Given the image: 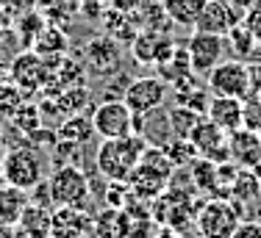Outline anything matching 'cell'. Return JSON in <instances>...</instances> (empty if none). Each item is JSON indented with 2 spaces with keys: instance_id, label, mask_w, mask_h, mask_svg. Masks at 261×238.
I'll return each instance as SVG.
<instances>
[{
  "instance_id": "6da1fadb",
  "label": "cell",
  "mask_w": 261,
  "mask_h": 238,
  "mask_svg": "<svg viewBox=\"0 0 261 238\" xmlns=\"http://www.w3.org/2000/svg\"><path fill=\"white\" fill-rule=\"evenodd\" d=\"M145 150L147 141L136 133L122 136V139H100V147L95 153V166L109 183H128Z\"/></svg>"
},
{
  "instance_id": "7a4b0ae2",
  "label": "cell",
  "mask_w": 261,
  "mask_h": 238,
  "mask_svg": "<svg viewBox=\"0 0 261 238\" xmlns=\"http://www.w3.org/2000/svg\"><path fill=\"white\" fill-rule=\"evenodd\" d=\"M0 174L6 186H14L20 191H31L45 180V161L36 147H14L3 155L0 161Z\"/></svg>"
},
{
  "instance_id": "3957f363",
  "label": "cell",
  "mask_w": 261,
  "mask_h": 238,
  "mask_svg": "<svg viewBox=\"0 0 261 238\" xmlns=\"http://www.w3.org/2000/svg\"><path fill=\"white\" fill-rule=\"evenodd\" d=\"M242 222V208L231 197H211L195 216V227L203 238H231Z\"/></svg>"
},
{
  "instance_id": "277c9868",
  "label": "cell",
  "mask_w": 261,
  "mask_h": 238,
  "mask_svg": "<svg viewBox=\"0 0 261 238\" xmlns=\"http://www.w3.org/2000/svg\"><path fill=\"white\" fill-rule=\"evenodd\" d=\"M47 191H50V202L56 208H86L92 194L84 169L75 164H61L56 169L47 177Z\"/></svg>"
},
{
  "instance_id": "5b68a950",
  "label": "cell",
  "mask_w": 261,
  "mask_h": 238,
  "mask_svg": "<svg viewBox=\"0 0 261 238\" xmlns=\"http://www.w3.org/2000/svg\"><path fill=\"white\" fill-rule=\"evenodd\" d=\"M206 89L217 97H239L247 100L253 92L250 80V67L247 61L239 58H225L206 75Z\"/></svg>"
},
{
  "instance_id": "8992f818",
  "label": "cell",
  "mask_w": 261,
  "mask_h": 238,
  "mask_svg": "<svg viewBox=\"0 0 261 238\" xmlns=\"http://www.w3.org/2000/svg\"><path fill=\"white\" fill-rule=\"evenodd\" d=\"M92 125L100 139H122L134 133V111L125 105V100H103L92 111Z\"/></svg>"
},
{
  "instance_id": "52a82bcc",
  "label": "cell",
  "mask_w": 261,
  "mask_h": 238,
  "mask_svg": "<svg viewBox=\"0 0 261 238\" xmlns=\"http://www.w3.org/2000/svg\"><path fill=\"white\" fill-rule=\"evenodd\" d=\"M186 50H189V61L192 70L197 75H208L220 61H225L228 53V39L220 34H206V31H195L186 42Z\"/></svg>"
},
{
  "instance_id": "ba28073f",
  "label": "cell",
  "mask_w": 261,
  "mask_h": 238,
  "mask_svg": "<svg viewBox=\"0 0 261 238\" xmlns=\"http://www.w3.org/2000/svg\"><path fill=\"white\" fill-rule=\"evenodd\" d=\"M167 83L161 78H150V75H145V78H134L128 83L125 95H122V100H125V105L134 114L139 116H147L153 114V111H159L161 105H164L167 100Z\"/></svg>"
},
{
  "instance_id": "9c48e42d",
  "label": "cell",
  "mask_w": 261,
  "mask_h": 238,
  "mask_svg": "<svg viewBox=\"0 0 261 238\" xmlns=\"http://www.w3.org/2000/svg\"><path fill=\"white\" fill-rule=\"evenodd\" d=\"M84 58H86L89 72H95V75H117L120 72V64H122L120 42H117L114 36H95V39L86 42Z\"/></svg>"
},
{
  "instance_id": "30bf717a",
  "label": "cell",
  "mask_w": 261,
  "mask_h": 238,
  "mask_svg": "<svg viewBox=\"0 0 261 238\" xmlns=\"http://www.w3.org/2000/svg\"><path fill=\"white\" fill-rule=\"evenodd\" d=\"M242 20H245V17H242L239 11H233L228 0H206L200 17H197L195 31H206V34L225 36L228 31H231L236 22H242Z\"/></svg>"
},
{
  "instance_id": "8fae6325",
  "label": "cell",
  "mask_w": 261,
  "mask_h": 238,
  "mask_svg": "<svg viewBox=\"0 0 261 238\" xmlns=\"http://www.w3.org/2000/svg\"><path fill=\"white\" fill-rule=\"evenodd\" d=\"M92 219L84 208H56L50 216V235L53 238H89Z\"/></svg>"
},
{
  "instance_id": "7c38bea8",
  "label": "cell",
  "mask_w": 261,
  "mask_h": 238,
  "mask_svg": "<svg viewBox=\"0 0 261 238\" xmlns=\"http://www.w3.org/2000/svg\"><path fill=\"white\" fill-rule=\"evenodd\" d=\"M228 147H231V161L239 169H250L258 172L261 169V136L253 130H233L228 133Z\"/></svg>"
},
{
  "instance_id": "4fadbf2b",
  "label": "cell",
  "mask_w": 261,
  "mask_h": 238,
  "mask_svg": "<svg viewBox=\"0 0 261 238\" xmlns=\"http://www.w3.org/2000/svg\"><path fill=\"white\" fill-rule=\"evenodd\" d=\"M242 108H245V100H239V97H217V95H211L206 116L217 125V128L225 130V133H233V130L242 128Z\"/></svg>"
},
{
  "instance_id": "5bb4252c",
  "label": "cell",
  "mask_w": 261,
  "mask_h": 238,
  "mask_svg": "<svg viewBox=\"0 0 261 238\" xmlns=\"http://www.w3.org/2000/svg\"><path fill=\"white\" fill-rule=\"evenodd\" d=\"M130 233V216L122 208H106L92 222L95 238H128Z\"/></svg>"
},
{
  "instance_id": "9a60e30c",
  "label": "cell",
  "mask_w": 261,
  "mask_h": 238,
  "mask_svg": "<svg viewBox=\"0 0 261 238\" xmlns=\"http://www.w3.org/2000/svg\"><path fill=\"white\" fill-rule=\"evenodd\" d=\"M189 141L195 144V150L200 153V158H208L211 153H217V150L228 147V133H225L222 128H217V125L211 122L208 116H203L200 125L192 130Z\"/></svg>"
},
{
  "instance_id": "2e32d148",
  "label": "cell",
  "mask_w": 261,
  "mask_h": 238,
  "mask_svg": "<svg viewBox=\"0 0 261 238\" xmlns=\"http://www.w3.org/2000/svg\"><path fill=\"white\" fill-rule=\"evenodd\" d=\"M95 136V125H92V114H70L67 119H61L59 130H56V139L70 141L84 147L86 141Z\"/></svg>"
},
{
  "instance_id": "e0dca14e",
  "label": "cell",
  "mask_w": 261,
  "mask_h": 238,
  "mask_svg": "<svg viewBox=\"0 0 261 238\" xmlns=\"http://www.w3.org/2000/svg\"><path fill=\"white\" fill-rule=\"evenodd\" d=\"M161 6H164L172 25H178V28H195L206 0H161Z\"/></svg>"
},
{
  "instance_id": "ac0fdd59",
  "label": "cell",
  "mask_w": 261,
  "mask_h": 238,
  "mask_svg": "<svg viewBox=\"0 0 261 238\" xmlns=\"http://www.w3.org/2000/svg\"><path fill=\"white\" fill-rule=\"evenodd\" d=\"M206 114H200V111L189 108V105H172L170 111H167V122H170V133L172 139H189L192 130L200 125V119Z\"/></svg>"
},
{
  "instance_id": "d6986e66",
  "label": "cell",
  "mask_w": 261,
  "mask_h": 238,
  "mask_svg": "<svg viewBox=\"0 0 261 238\" xmlns=\"http://www.w3.org/2000/svg\"><path fill=\"white\" fill-rule=\"evenodd\" d=\"M28 205V194L0 183V224H17Z\"/></svg>"
},
{
  "instance_id": "ffe728a7",
  "label": "cell",
  "mask_w": 261,
  "mask_h": 238,
  "mask_svg": "<svg viewBox=\"0 0 261 238\" xmlns=\"http://www.w3.org/2000/svg\"><path fill=\"white\" fill-rule=\"evenodd\" d=\"M225 39H228V47H231L233 58H239V61H250L253 50H256V45H258V39L250 34V28H247L245 22H236L225 34Z\"/></svg>"
},
{
  "instance_id": "44dd1931",
  "label": "cell",
  "mask_w": 261,
  "mask_h": 238,
  "mask_svg": "<svg viewBox=\"0 0 261 238\" xmlns=\"http://www.w3.org/2000/svg\"><path fill=\"white\" fill-rule=\"evenodd\" d=\"M67 45H70V39H67L64 31L56 28V25H45L42 34L36 36V42H34V50L39 55H56V53H64Z\"/></svg>"
},
{
  "instance_id": "7402d4cb",
  "label": "cell",
  "mask_w": 261,
  "mask_h": 238,
  "mask_svg": "<svg viewBox=\"0 0 261 238\" xmlns=\"http://www.w3.org/2000/svg\"><path fill=\"white\" fill-rule=\"evenodd\" d=\"M192 169V186L197 191H220V177H217V164H211L208 158H197L195 164L189 166Z\"/></svg>"
},
{
  "instance_id": "603a6c76",
  "label": "cell",
  "mask_w": 261,
  "mask_h": 238,
  "mask_svg": "<svg viewBox=\"0 0 261 238\" xmlns=\"http://www.w3.org/2000/svg\"><path fill=\"white\" fill-rule=\"evenodd\" d=\"M164 153L167 158L172 161V166H192L197 158H200V153L195 150V144H192L189 139H170L164 144Z\"/></svg>"
},
{
  "instance_id": "cb8c5ba5",
  "label": "cell",
  "mask_w": 261,
  "mask_h": 238,
  "mask_svg": "<svg viewBox=\"0 0 261 238\" xmlns=\"http://www.w3.org/2000/svg\"><path fill=\"white\" fill-rule=\"evenodd\" d=\"M42 28H45V20H42L36 11H25V14H20L17 31H20L22 47H34V42H36V36L42 34Z\"/></svg>"
},
{
  "instance_id": "d4e9b609",
  "label": "cell",
  "mask_w": 261,
  "mask_h": 238,
  "mask_svg": "<svg viewBox=\"0 0 261 238\" xmlns=\"http://www.w3.org/2000/svg\"><path fill=\"white\" fill-rule=\"evenodd\" d=\"M89 103V92L84 89V86H75V89H67V92H61V97H59V111H64L67 116L70 114H81V108Z\"/></svg>"
},
{
  "instance_id": "484cf974",
  "label": "cell",
  "mask_w": 261,
  "mask_h": 238,
  "mask_svg": "<svg viewBox=\"0 0 261 238\" xmlns=\"http://www.w3.org/2000/svg\"><path fill=\"white\" fill-rule=\"evenodd\" d=\"M242 128L261 136V97L258 95H250L245 100V108H242Z\"/></svg>"
},
{
  "instance_id": "4316f807",
  "label": "cell",
  "mask_w": 261,
  "mask_h": 238,
  "mask_svg": "<svg viewBox=\"0 0 261 238\" xmlns=\"http://www.w3.org/2000/svg\"><path fill=\"white\" fill-rule=\"evenodd\" d=\"M130 197L134 194H130L128 183H109L106 186V202H109V208H125Z\"/></svg>"
},
{
  "instance_id": "83f0119b",
  "label": "cell",
  "mask_w": 261,
  "mask_h": 238,
  "mask_svg": "<svg viewBox=\"0 0 261 238\" xmlns=\"http://www.w3.org/2000/svg\"><path fill=\"white\" fill-rule=\"evenodd\" d=\"M36 114H39V111H36L34 105H28V108L22 105V108L14 111V116H11V119H14L17 128H22V130H25V133L31 136L36 128H39V116H36Z\"/></svg>"
},
{
  "instance_id": "f1b7e54d",
  "label": "cell",
  "mask_w": 261,
  "mask_h": 238,
  "mask_svg": "<svg viewBox=\"0 0 261 238\" xmlns=\"http://www.w3.org/2000/svg\"><path fill=\"white\" fill-rule=\"evenodd\" d=\"M231 238H261V222L258 219H242Z\"/></svg>"
},
{
  "instance_id": "f546056e",
  "label": "cell",
  "mask_w": 261,
  "mask_h": 238,
  "mask_svg": "<svg viewBox=\"0 0 261 238\" xmlns=\"http://www.w3.org/2000/svg\"><path fill=\"white\" fill-rule=\"evenodd\" d=\"M242 22H245L247 28H250V34L261 42V3H256L253 9H247L245 11V20H242Z\"/></svg>"
},
{
  "instance_id": "4dcf8cb0",
  "label": "cell",
  "mask_w": 261,
  "mask_h": 238,
  "mask_svg": "<svg viewBox=\"0 0 261 238\" xmlns=\"http://www.w3.org/2000/svg\"><path fill=\"white\" fill-rule=\"evenodd\" d=\"M0 6H3L6 14H25V11H31L36 6V0H0Z\"/></svg>"
},
{
  "instance_id": "1f68e13d",
  "label": "cell",
  "mask_w": 261,
  "mask_h": 238,
  "mask_svg": "<svg viewBox=\"0 0 261 238\" xmlns=\"http://www.w3.org/2000/svg\"><path fill=\"white\" fill-rule=\"evenodd\" d=\"M100 11H103V0H84L81 3V14L84 17H100Z\"/></svg>"
},
{
  "instance_id": "d6a6232c",
  "label": "cell",
  "mask_w": 261,
  "mask_h": 238,
  "mask_svg": "<svg viewBox=\"0 0 261 238\" xmlns=\"http://www.w3.org/2000/svg\"><path fill=\"white\" fill-rule=\"evenodd\" d=\"M228 3H231V9H233V11H239V14L245 17V11H247V9H253V6L258 3V0H228Z\"/></svg>"
},
{
  "instance_id": "836d02e7",
  "label": "cell",
  "mask_w": 261,
  "mask_h": 238,
  "mask_svg": "<svg viewBox=\"0 0 261 238\" xmlns=\"http://www.w3.org/2000/svg\"><path fill=\"white\" fill-rule=\"evenodd\" d=\"M0 238H17L14 224H0Z\"/></svg>"
},
{
  "instance_id": "e575fe53",
  "label": "cell",
  "mask_w": 261,
  "mask_h": 238,
  "mask_svg": "<svg viewBox=\"0 0 261 238\" xmlns=\"http://www.w3.org/2000/svg\"><path fill=\"white\" fill-rule=\"evenodd\" d=\"M153 238H184V235L175 233V230H170V227H164V230H159V233L153 235Z\"/></svg>"
},
{
  "instance_id": "d590c367",
  "label": "cell",
  "mask_w": 261,
  "mask_h": 238,
  "mask_svg": "<svg viewBox=\"0 0 261 238\" xmlns=\"http://www.w3.org/2000/svg\"><path fill=\"white\" fill-rule=\"evenodd\" d=\"M3 22H9V14H6L3 6H0V28H3Z\"/></svg>"
},
{
  "instance_id": "8d00e7d4",
  "label": "cell",
  "mask_w": 261,
  "mask_h": 238,
  "mask_svg": "<svg viewBox=\"0 0 261 238\" xmlns=\"http://www.w3.org/2000/svg\"><path fill=\"white\" fill-rule=\"evenodd\" d=\"M36 3H39V6H47V3H50V6H53L56 0H36Z\"/></svg>"
},
{
  "instance_id": "74e56055",
  "label": "cell",
  "mask_w": 261,
  "mask_h": 238,
  "mask_svg": "<svg viewBox=\"0 0 261 238\" xmlns=\"http://www.w3.org/2000/svg\"><path fill=\"white\" fill-rule=\"evenodd\" d=\"M3 155H6L3 153V136H0V161H3Z\"/></svg>"
},
{
  "instance_id": "f35d334b",
  "label": "cell",
  "mask_w": 261,
  "mask_h": 238,
  "mask_svg": "<svg viewBox=\"0 0 261 238\" xmlns=\"http://www.w3.org/2000/svg\"><path fill=\"white\" fill-rule=\"evenodd\" d=\"M103 3H111V0H103Z\"/></svg>"
},
{
  "instance_id": "ab89813d",
  "label": "cell",
  "mask_w": 261,
  "mask_h": 238,
  "mask_svg": "<svg viewBox=\"0 0 261 238\" xmlns=\"http://www.w3.org/2000/svg\"><path fill=\"white\" fill-rule=\"evenodd\" d=\"M258 222H261V216H258Z\"/></svg>"
},
{
  "instance_id": "60d3db41",
  "label": "cell",
  "mask_w": 261,
  "mask_h": 238,
  "mask_svg": "<svg viewBox=\"0 0 261 238\" xmlns=\"http://www.w3.org/2000/svg\"><path fill=\"white\" fill-rule=\"evenodd\" d=\"M258 3H261V0H258Z\"/></svg>"
}]
</instances>
